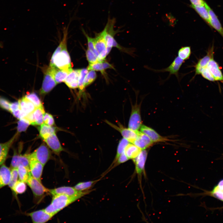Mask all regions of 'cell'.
Wrapping results in <instances>:
<instances>
[{
	"label": "cell",
	"instance_id": "6da1fadb",
	"mask_svg": "<svg viewBox=\"0 0 223 223\" xmlns=\"http://www.w3.org/2000/svg\"><path fill=\"white\" fill-rule=\"evenodd\" d=\"M82 197L71 196L63 194L53 195L50 204L44 209L48 213L54 216L59 211Z\"/></svg>",
	"mask_w": 223,
	"mask_h": 223
},
{
	"label": "cell",
	"instance_id": "7a4b0ae2",
	"mask_svg": "<svg viewBox=\"0 0 223 223\" xmlns=\"http://www.w3.org/2000/svg\"><path fill=\"white\" fill-rule=\"evenodd\" d=\"M54 66L58 68L64 70H72L71 61L66 45L61 52L55 57Z\"/></svg>",
	"mask_w": 223,
	"mask_h": 223
},
{
	"label": "cell",
	"instance_id": "3957f363",
	"mask_svg": "<svg viewBox=\"0 0 223 223\" xmlns=\"http://www.w3.org/2000/svg\"><path fill=\"white\" fill-rule=\"evenodd\" d=\"M31 189L35 199L39 201L48 193V189L45 188L40 181L31 176L26 183Z\"/></svg>",
	"mask_w": 223,
	"mask_h": 223
},
{
	"label": "cell",
	"instance_id": "277c9868",
	"mask_svg": "<svg viewBox=\"0 0 223 223\" xmlns=\"http://www.w3.org/2000/svg\"><path fill=\"white\" fill-rule=\"evenodd\" d=\"M141 105V104H136L132 107L128 126L129 128L133 131H138L142 125L140 112Z\"/></svg>",
	"mask_w": 223,
	"mask_h": 223
},
{
	"label": "cell",
	"instance_id": "5b68a950",
	"mask_svg": "<svg viewBox=\"0 0 223 223\" xmlns=\"http://www.w3.org/2000/svg\"><path fill=\"white\" fill-rule=\"evenodd\" d=\"M31 156L44 166L51 158V154L48 147L42 143L31 154Z\"/></svg>",
	"mask_w": 223,
	"mask_h": 223
},
{
	"label": "cell",
	"instance_id": "8992f818",
	"mask_svg": "<svg viewBox=\"0 0 223 223\" xmlns=\"http://www.w3.org/2000/svg\"><path fill=\"white\" fill-rule=\"evenodd\" d=\"M91 190L80 191L77 190L74 187L62 186L54 189H48V193L52 196L57 194H63L71 196H80L82 197L89 193Z\"/></svg>",
	"mask_w": 223,
	"mask_h": 223
},
{
	"label": "cell",
	"instance_id": "52a82bcc",
	"mask_svg": "<svg viewBox=\"0 0 223 223\" xmlns=\"http://www.w3.org/2000/svg\"><path fill=\"white\" fill-rule=\"evenodd\" d=\"M44 77L40 93L45 95L50 92L57 84L50 71L49 67L45 69Z\"/></svg>",
	"mask_w": 223,
	"mask_h": 223
},
{
	"label": "cell",
	"instance_id": "ba28073f",
	"mask_svg": "<svg viewBox=\"0 0 223 223\" xmlns=\"http://www.w3.org/2000/svg\"><path fill=\"white\" fill-rule=\"evenodd\" d=\"M105 122L111 127L119 131L123 138L127 139L131 143L138 137V131H135L129 128H126L119 122L118 123V126H117L107 120H106Z\"/></svg>",
	"mask_w": 223,
	"mask_h": 223
},
{
	"label": "cell",
	"instance_id": "9c48e42d",
	"mask_svg": "<svg viewBox=\"0 0 223 223\" xmlns=\"http://www.w3.org/2000/svg\"><path fill=\"white\" fill-rule=\"evenodd\" d=\"M95 48L99 54L98 58L99 62L104 61L107 56L106 44L104 37L102 32L96 33L94 38Z\"/></svg>",
	"mask_w": 223,
	"mask_h": 223
},
{
	"label": "cell",
	"instance_id": "30bf717a",
	"mask_svg": "<svg viewBox=\"0 0 223 223\" xmlns=\"http://www.w3.org/2000/svg\"><path fill=\"white\" fill-rule=\"evenodd\" d=\"M31 158V154L21 155L14 151L11 164V168H17L21 165L29 168Z\"/></svg>",
	"mask_w": 223,
	"mask_h": 223
},
{
	"label": "cell",
	"instance_id": "8fae6325",
	"mask_svg": "<svg viewBox=\"0 0 223 223\" xmlns=\"http://www.w3.org/2000/svg\"><path fill=\"white\" fill-rule=\"evenodd\" d=\"M140 131L148 136L154 143L165 142L170 140L166 137L162 136L153 129L144 125H141Z\"/></svg>",
	"mask_w": 223,
	"mask_h": 223
},
{
	"label": "cell",
	"instance_id": "7c38bea8",
	"mask_svg": "<svg viewBox=\"0 0 223 223\" xmlns=\"http://www.w3.org/2000/svg\"><path fill=\"white\" fill-rule=\"evenodd\" d=\"M213 45L208 49L207 54L199 59L195 66V76L200 75L203 70L208 65L211 59L213 58Z\"/></svg>",
	"mask_w": 223,
	"mask_h": 223
},
{
	"label": "cell",
	"instance_id": "4fadbf2b",
	"mask_svg": "<svg viewBox=\"0 0 223 223\" xmlns=\"http://www.w3.org/2000/svg\"><path fill=\"white\" fill-rule=\"evenodd\" d=\"M184 61L178 56L176 57L173 62L168 67L160 70L152 69L157 72H169V76L171 75H175L177 79L178 78V72Z\"/></svg>",
	"mask_w": 223,
	"mask_h": 223
},
{
	"label": "cell",
	"instance_id": "5bb4252c",
	"mask_svg": "<svg viewBox=\"0 0 223 223\" xmlns=\"http://www.w3.org/2000/svg\"><path fill=\"white\" fill-rule=\"evenodd\" d=\"M28 215L31 217L33 222L34 223L46 222L54 216L48 213L44 209L28 213Z\"/></svg>",
	"mask_w": 223,
	"mask_h": 223
},
{
	"label": "cell",
	"instance_id": "9a60e30c",
	"mask_svg": "<svg viewBox=\"0 0 223 223\" xmlns=\"http://www.w3.org/2000/svg\"><path fill=\"white\" fill-rule=\"evenodd\" d=\"M44 140L48 147L57 155H59L60 152L64 150L55 133L50 135Z\"/></svg>",
	"mask_w": 223,
	"mask_h": 223
},
{
	"label": "cell",
	"instance_id": "2e32d148",
	"mask_svg": "<svg viewBox=\"0 0 223 223\" xmlns=\"http://www.w3.org/2000/svg\"><path fill=\"white\" fill-rule=\"evenodd\" d=\"M147 154L148 152L146 149L142 150L138 155L133 160L135 165L136 172L139 175H141L144 171Z\"/></svg>",
	"mask_w": 223,
	"mask_h": 223
},
{
	"label": "cell",
	"instance_id": "e0dca14e",
	"mask_svg": "<svg viewBox=\"0 0 223 223\" xmlns=\"http://www.w3.org/2000/svg\"><path fill=\"white\" fill-rule=\"evenodd\" d=\"M154 143L148 136L139 131L137 138L132 143L143 150L151 146Z\"/></svg>",
	"mask_w": 223,
	"mask_h": 223
},
{
	"label": "cell",
	"instance_id": "ac0fdd59",
	"mask_svg": "<svg viewBox=\"0 0 223 223\" xmlns=\"http://www.w3.org/2000/svg\"><path fill=\"white\" fill-rule=\"evenodd\" d=\"M44 166L36 160L31 158L29 168L32 176L41 181V177Z\"/></svg>",
	"mask_w": 223,
	"mask_h": 223
},
{
	"label": "cell",
	"instance_id": "d6986e66",
	"mask_svg": "<svg viewBox=\"0 0 223 223\" xmlns=\"http://www.w3.org/2000/svg\"><path fill=\"white\" fill-rule=\"evenodd\" d=\"M204 6L207 9L209 14L210 27L217 31L223 38V28L217 16L206 2Z\"/></svg>",
	"mask_w": 223,
	"mask_h": 223
},
{
	"label": "cell",
	"instance_id": "ffe728a7",
	"mask_svg": "<svg viewBox=\"0 0 223 223\" xmlns=\"http://www.w3.org/2000/svg\"><path fill=\"white\" fill-rule=\"evenodd\" d=\"M214 77L215 81L223 82V75L218 63L212 59L206 66Z\"/></svg>",
	"mask_w": 223,
	"mask_h": 223
},
{
	"label": "cell",
	"instance_id": "44dd1931",
	"mask_svg": "<svg viewBox=\"0 0 223 223\" xmlns=\"http://www.w3.org/2000/svg\"><path fill=\"white\" fill-rule=\"evenodd\" d=\"M80 69L72 70L63 82L69 88L74 89L78 87V79Z\"/></svg>",
	"mask_w": 223,
	"mask_h": 223
},
{
	"label": "cell",
	"instance_id": "7402d4cb",
	"mask_svg": "<svg viewBox=\"0 0 223 223\" xmlns=\"http://www.w3.org/2000/svg\"><path fill=\"white\" fill-rule=\"evenodd\" d=\"M49 67L57 84L63 82L69 73L73 70L61 69L55 66Z\"/></svg>",
	"mask_w": 223,
	"mask_h": 223
},
{
	"label": "cell",
	"instance_id": "603a6c76",
	"mask_svg": "<svg viewBox=\"0 0 223 223\" xmlns=\"http://www.w3.org/2000/svg\"><path fill=\"white\" fill-rule=\"evenodd\" d=\"M18 133H16L7 142L0 143V165L2 164L6 159L9 150L12 145Z\"/></svg>",
	"mask_w": 223,
	"mask_h": 223
},
{
	"label": "cell",
	"instance_id": "cb8c5ba5",
	"mask_svg": "<svg viewBox=\"0 0 223 223\" xmlns=\"http://www.w3.org/2000/svg\"><path fill=\"white\" fill-rule=\"evenodd\" d=\"M20 108L26 115L33 112L36 107L33 103L25 96L18 100Z\"/></svg>",
	"mask_w": 223,
	"mask_h": 223
},
{
	"label": "cell",
	"instance_id": "d4e9b609",
	"mask_svg": "<svg viewBox=\"0 0 223 223\" xmlns=\"http://www.w3.org/2000/svg\"><path fill=\"white\" fill-rule=\"evenodd\" d=\"M68 26L67 27L64 28L63 29V37L59 45L53 53L50 59V67L54 66V59L55 56L62 50L64 46L67 45V36L68 34Z\"/></svg>",
	"mask_w": 223,
	"mask_h": 223
},
{
	"label": "cell",
	"instance_id": "484cf974",
	"mask_svg": "<svg viewBox=\"0 0 223 223\" xmlns=\"http://www.w3.org/2000/svg\"><path fill=\"white\" fill-rule=\"evenodd\" d=\"M38 129L40 136L43 140L55 133L56 130L55 127L48 125L44 123L40 125Z\"/></svg>",
	"mask_w": 223,
	"mask_h": 223
},
{
	"label": "cell",
	"instance_id": "4316f807",
	"mask_svg": "<svg viewBox=\"0 0 223 223\" xmlns=\"http://www.w3.org/2000/svg\"><path fill=\"white\" fill-rule=\"evenodd\" d=\"M141 151L135 145L129 143L126 146L124 151L129 159L133 160L138 155Z\"/></svg>",
	"mask_w": 223,
	"mask_h": 223
},
{
	"label": "cell",
	"instance_id": "83f0119b",
	"mask_svg": "<svg viewBox=\"0 0 223 223\" xmlns=\"http://www.w3.org/2000/svg\"><path fill=\"white\" fill-rule=\"evenodd\" d=\"M193 8L201 17L210 27V17L208 11L205 6H194L190 5Z\"/></svg>",
	"mask_w": 223,
	"mask_h": 223
},
{
	"label": "cell",
	"instance_id": "f1b7e54d",
	"mask_svg": "<svg viewBox=\"0 0 223 223\" xmlns=\"http://www.w3.org/2000/svg\"><path fill=\"white\" fill-rule=\"evenodd\" d=\"M0 176L3 186L9 184L11 177V170L4 164L0 168Z\"/></svg>",
	"mask_w": 223,
	"mask_h": 223
},
{
	"label": "cell",
	"instance_id": "f546056e",
	"mask_svg": "<svg viewBox=\"0 0 223 223\" xmlns=\"http://www.w3.org/2000/svg\"><path fill=\"white\" fill-rule=\"evenodd\" d=\"M17 168L19 180L26 183L32 176L29 168L21 165L19 166Z\"/></svg>",
	"mask_w": 223,
	"mask_h": 223
},
{
	"label": "cell",
	"instance_id": "4dcf8cb0",
	"mask_svg": "<svg viewBox=\"0 0 223 223\" xmlns=\"http://www.w3.org/2000/svg\"><path fill=\"white\" fill-rule=\"evenodd\" d=\"M45 113L43 105L36 107L33 112L36 125H40L43 123V116Z\"/></svg>",
	"mask_w": 223,
	"mask_h": 223
},
{
	"label": "cell",
	"instance_id": "1f68e13d",
	"mask_svg": "<svg viewBox=\"0 0 223 223\" xmlns=\"http://www.w3.org/2000/svg\"><path fill=\"white\" fill-rule=\"evenodd\" d=\"M99 180L81 182L77 184L74 187L77 190L83 191L87 190L91 188Z\"/></svg>",
	"mask_w": 223,
	"mask_h": 223
},
{
	"label": "cell",
	"instance_id": "d6a6232c",
	"mask_svg": "<svg viewBox=\"0 0 223 223\" xmlns=\"http://www.w3.org/2000/svg\"><path fill=\"white\" fill-rule=\"evenodd\" d=\"M129 142L127 139L124 138L120 140L117 148L116 155L112 164H114L116 162L120 155L124 151L126 146Z\"/></svg>",
	"mask_w": 223,
	"mask_h": 223
},
{
	"label": "cell",
	"instance_id": "836d02e7",
	"mask_svg": "<svg viewBox=\"0 0 223 223\" xmlns=\"http://www.w3.org/2000/svg\"><path fill=\"white\" fill-rule=\"evenodd\" d=\"M26 188L25 183L19 180L17 181L11 190L15 194L17 195L24 193L26 190Z\"/></svg>",
	"mask_w": 223,
	"mask_h": 223
},
{
	"label": "cell",
	"instance_id": "e575fe53",
	"mask_svg": "<svg viewBox=\"0 0 223 223\" xmlns=\"http://www.w3.org/2000/svg\"><path fill=\"white\" fill-rule=\"evenodd\" d=\"M191 54V47L189 46L182 47L178 51V56L185 61L189 59Z\"/></svg>",
	"mask_w": 223,
	"mask_h": 223
},
{
	"label": "cell",
	"instance_id": "d590c367",
	"mask_svg": "<svg viewBox=\"0 0 223 223\" xmlns=\"http://www.w3.org/2000/svg\"><path fill=\"white\" fill-rule=\"evenodd\" d=\"M25 97L32 102L36 107L43 105L39 97L34 92L28 94L25 96Z\"/></svg>",
	"mask_w": 223,
	"mask_h": 223
},
{
	"label": "cell",
	"instance_id": "8d00e7d4",
	"mask_svg": "<svg viewBox=\"0 0 223 223\" xmlns=\"http://www.w3.org/2000/svg\"><path fill=\"white\" fill-rule=\"evenodd\" d=\"M87 69L84 68L80 69V74L78 79V87L79 93L81 94L84 90L85 87L84 86V81L86 75L88 72Z\"/></svg>",
	"mask_w": 223,
	"mask_h": 223
},
{
	"label": "cell",
	"instance_id": "74e56055",
	"mask_svg": "<svg viewBox=\"0 0 223 223\" xmlns=\"http://www.w3.org/2000/svg\"><path fill=\"white\" fill-rule=\"evenodd\" d=\"M82 31L87 38L88 49L92 51L98 58L99 54L95 47L94 38L89 36L83 28L82 29Z\"/></svg>",
	"mask_w": 223,
	"mask_h": 223
},
{
	"label": "cell",
	"instance_id": "f35d334b",
	"mask_svg": "<svg viewBox=\"0 0 223 223\" xmlns=\"http://www.w3.org/2000/svg\"><path fill=\"white\" fill-rule=\"evenodd\" d=\"M96 73L95 71L90 70L86 75L84 81V86L85 87L91 83L96 79Z\"/></svg>",
	"mask_w": 223,
	"mask_h": 223
},
{
	"label": "cell",
	"instance_id": "ab89813d",
	"mask_svg": "<svg viewBox=\"0 0 223 223\" xmlns=\"http://www.w3.org/2000/svg\"><path fill=\"white\" fill-rule=\"evenodd\" d=\"M17 123V133L25 131L30 125L29 122L24 118L20 120Z\"/></svg>",
	"mask_w": 223,
	"mask_h": 223
},
{
	"label": "cell",
	"instance_id": "60d3db41",
	"mask_svg": "<svg viewBox=\"0 0 223 223\" xmlns=\"http://www.w3.org/2000/svg\"><path fill=\"white\" fill-rule=\"evenodd\" d=\"M18 177L17 168H11L10 181L8 185L11 190L17 181Z\"/></svg>",
	"mask_w": 223,
	"mask_h": 223
},
{
	"label": "cell",
	"instance_id": "b9f144b4",
	"mask_svg": "<svg viewBox=\"0 0 223 223\" xmlns=\"http://www.w3.org/2000/svg\"><path fill=\"white\" fill-rule=\"evenodd\" d=\"M87 69L88 70L99 71L103 74H104V70L103 67L102 62H97L93 63H89Z\"/></svg>",
	"mask_w": 223,
	"mask_h": 223
},
{
	"label": "cell",
	"instance_id": "7bdbcfd3",
	"mask_svg": "<svg viewBox=\"0 0 223 223\" xmlns=\"http://www.w3.org/2000/svg\"><path fill=\"white\" fill-rule=\"evenodd\" d=\"M210 195L223 202V191L220 190L215 186L213 190L208 193Z\"/></svg>",
	"mask_w": 223,
	"mask_h": 223
},
{
	"label": "cell",
	"instance_id": "ee69618b",
	"mask_svg": "<svg viewBox=\"0 0 223 223\" xmlns=\"http://www.w3.org/2000/svg\"><path fill=\"white\" fill-rule=\"evenodd\" d=\"M86 56L89 63H93L99 62L98 57L88 49L86 51Z\"/></svg>",
	"mask_w": 223,
	"mask_h": 223
},
{
	"label": "cell",
	"instance_id": "f6af8a7d",
	"mask_svg": "<svg viewBox=\"0 0 223 223\" xmlns=\"http://www.w3.org/2000/svg\"><path fill=\"white\" fill-rule=\"evenodd\" d=\"M43 123L49 126L54 125L55 120L52 116L48 113H45L43 116Z\"/></svg>",
	"mask_w": 223,
	"mask_h": 223
},
{
	"label": "cell",
	"instance_id": "bcb514c9",
	"mask_svg": "<svg viewBox=\"0 0 223 223\" xmlns=\"http://www.w3.org/2000/svg\"><path fill=\"white\" fill-rule=\"evenodd\" d=\"M200 74L206 79L211 81H215L214 77L207 67L203 69Z\"/></svg>",
	"mask_w": 223,
	"mask_h": 223
},
{
	"label": "cell",
	"instance_id": "7dc6e473",
	"mask_svg": "<svg viewBox=\"0 0 223 223\" xmlns=\"http://www.w3.org/2000/svg\"><path fill=\"white\" fill-rule=\"evenodd\" d=\"M11 103L7 99L0 97V107L10 112Z\"/></svg>",
	"mask_w": 223,
	"mask_h": 223
},
{
	"label": "cell",
	"instance_id": "c3c4849f",
	"mask_svg": "<svg viewBox=\"0 0 223 223\" xmlns=\"http://www.w3.org/2000/svg\"><path fill=\"white\" fill-rule=\"evenodd\" d=\"M129 160L124 151L120 155L116 162L114 164V166H116L121 164L125 163Z\"/></svg>",
	"mask_w": 223,
	"mask_h": 223
},
{
	"label": "cell",
	"instance_id": "681fc988",
	"mask_svg": "<svg viewBox=\"0 0 223 223\" xmlns=\"http://www.w3.org/2000/svg\"><path fill=\"white\" fill-rule=\"evenodd\" d=\"M191 5L194 6H204L206 2L204 0H190Z\"/></svg>",
	"mask_w": 223,
	"mask_h": 223
},
{
	"label": "cell",
	"instance_id": "f907efd6",
	"mask_svg": "<svg viewBox=\"0 0 223 223\" xmlns=\"http://www.w3.org/2000/svg\"><path fill=\"white\" fill-rule=\"evenodd\" d=\"M19 108L20 106L18 101L11 103L10 106V112L12 113Z\"/></svg>",
	"mask_w": 223,
	"mask_h": 223
},
{
	"label": "cell",
	"instance_id": "816d5d0a",
	"mask_svg": "<svg viewBox=\"0 0 223 223\" xmlns=\"http://www.w3.org/2000/svg\"><path fill=\"white\" fill-rule=\"evenodd\" d=\"M102 63L103 67L104 70L107 68H114L112 65L109 64L107 62H105L104 61L102 62Z\"/></svg>",
	"mask_w": 223,
	"mask_h": 223
},
{
	"label": "cell",
	"instance_id": "f5cc1de1",
	"mask_svg": "<svg viewBox=\"0 0 223 223\" xmlns=\"http://www.w3.org/2000/svg\"><path fill=\"white\" fill-rule=\"evenodd\" d=\"M216 186L219 189L223 191V179L221 180Z\"/></svg>",
	"mask_w": 223,
	"mask_h": 223
},
{
	"label": "cell",
	"instance_id": "db71d44e",
	"mask_svg": "<svg viewBox=\"0 0 223 223\" xmlns=\"http://www.w3.org/2000/svg\"><path fill=\"white\" fill-rule=\"evenodd\" d=\"M3 187V184L2 183L0 176V188H2V187Z\"/></svg>",
	"mask_w": 223,
	"mask_h": 223
}]
</instances>
